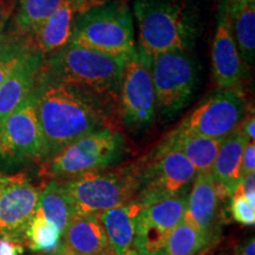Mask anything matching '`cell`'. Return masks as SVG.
<instances>
[{
  "mask_svg": "<svg viewBox=\"0 0 255 255\" xmlns=\"http://www.w3.org/2000/svg\"><path fill=\"white\" fill-rule=\"evenodd\" d=\"M238 1H244V2H247V4H252V5L255 4V0H238Z\"/></svg>",
  "mask_w": 255,
  "mask_h": 255,
  "instance_id": "cell-37",
  "label": "cell"
},
{
  "mask_svg": "<svg viewBox=\"0 0 255 255\" xmlns=\"http://www.w3.org/2000/svg\"><path fill=\"white\" fill-rule=\"evenodd\" d=\"M219 197L212 173H196L188 194L186 220L212 240Z\"/></svg>",
  "mask_w": 255,
  "mask_h": 255,
  "instance_id": "cell-18",
  "label": "cell"
},
{
  "mask_svg": "<svg viewBox=\"0 0 255 255\" xmlns=\"http://www.w3.org/2000/svg\"><path fill=\"white\" fill-rule=\"evenodd\" d=\"M8 37L5 33V27H0V50L2 49V46L5 45V43L7 41Z\"/></svg>",
  "mask_w": 255,
  "mask_h": 255,
  "instance_id": "cell-34",
  "label": "cell"
},
{
  "mask_svg": "<svg viewBox=\"0 0 255 255\" xmlns=\"http://www.w3.org/2000/svg\"><path fill=\"white\" fill-rule=\"evenodd\" d=\"M162 143L180 151L196 173H207L212 170L221 141L196 135L177 127Z\"/></svg>",
  "mask_w": 255,
  "mask_h": 255,
  "instance_id": "cell-20",
  "label": "cell"
},
{
  "mask_svg": "<svg viewBox=\"0 0 255 255\" xmlns=\"http://www.w3.org/2000/svg\"><path fill=\"white\" fill-rule=\"evenodd\" d=\"M245 111L244 97L238 89L219 90L201 103L178 128L222 141L239 129L245 119Z\"/></svg>",
  "mask_w": 255,
  "mask_h": 255,
  "instance_id": "cell-11",
  "label": "cell"
},
{
  "mask_svg": "<svg viewBox=\"0 0 255 255\" xmlns=\"http://www.w3.org/2000/svg\"><path fill=\"white\" fill-rule=\"evenodd\" d=\"M231 210L235 221L241 225L253 226L255 223V207L252 206L240 194H233Z\"/></svg>",
  "mask_w": 255,
  "mask_h": 255,
  "instance_id": "cell-27",
  "label": "cell"
},
{
  "mask_svg": "<svg viewBox=\"0 0 255 255\" xmlns=\"http://www.w3.org/2000/svg\"><path fill=\"white\" fill-rule=\"evenodd\" d=\"M28 49L30 46L25 44L23 40L8 38L5 45L0 50V85L4 83Z\"/></svg>",
  "mask_w": 255,
  "mask_h": 255,
  "instance_id": "cell-26",
  "label": "cell"
},
{
  "mask_svg": "<svg viewBox=\"0 0 255 255\" xmlns=\"http://www.w3.org/2000/svg\"><path fill=\"white\" fill-rule=\"evenodd\" d=\"M195 176L196 170L180 151L161 143L149 164L142 169L136 200L146 203L189 191Z\"/></svg>",
  "mask_w": 255,
  "mask_h": 255,
  "instance_id": "cell-9",
  "label": "cell"
},
{
  "mask_svg": "<svg viewBox=\"0 0 255 255\" xmlns=\"http://www.w3.org/2000/svg\"><path fill=\"white\" fill-rule=\"evenodd\" d=\"M17 0H0V27H5L8 19L14 13Z\"/></svg>",
  "mask_w": 255,
  "mask_h": 255,
  "instance_id": "cell-30",
  "label": "cell"
},
{
  "mask_svg": "<svg viewBox=\"0 0 255 255\" xmlns=\"http://www.w3.org/2000/svg\"><path fill=\"white\" fill-rule=\"evenodd\" d=\"M124 152V137L109 126L103 127L72 142L49 159L46 171L57 180H68L90 171L104 170L117 163Z\"/></svg>",
  "mask_w": 255,
  "mask_h": 255,
  "instance_id": "cell-6",
  "label": "cell"
},
{
  "mask_svg": "<svg viewBox=\"0 0 255 255\" xmlns=\"http://www.w3.org/2000/svg\"><path fill=\"white\" fill-rule=\"evenodd\" d=\"M141 203L136 199L98 214L114 255H128L132 250Z\"/></svg>",
  "mask_w": 255,
  "mask_h": 255,
  "instance_id": "cell-19",
  "label": "cell"
},
{
  "mask_svg": "<svg viewBox=\"0 0 255 255\" xmlns=\"http://www.w3.org/2000/svg\"><path fill=\"white\" fill-rule=\"evenodd\" d=\"M255 120L254 116L247 117L246 120L242 121V123L239 127V130L242 132L244 135L250 142H254V137H255Z\"/></svg>",
  "mask_w": 255,
  "mask_h": 255,
  "instance_id": "cell-32",
  "label": "cell"
},
{
  "mask_svg": "<svg viewBox=\"0 0 255 255\" xmlns=\"http://www.w3.org/2000/svg\"><path fill=\"white\" fill-rule=\"evenodd\" d=\"M71 0H17L14 24L23 36L32 37L41 24Z\"/></svg>",
  "mask_w": 255,
  "mask_h": 255,
  "instance_id": "cell-24",
  "label": "cell"
},
{
  "mask_svg": "<svg viewBox=\"0 0 255 255\" xmlns=\"http://www.w3.org/2000/svg\"><path fill=\"white\" fill-rule=\"evenodd\" d=\"M9 176H5V175H0V194H1L2 189H4L6 184L8 182Z\"/></svg>",
  "mask_w": 255,
  "mask_h": 255,
  "instance_id": "cell-35",
  "label": "cell"
},
{
  "mask_svg": "<svg viewBox=\"0 0 255 255\" xmlns=\"http://www.w3.org/2000/svg\"><path fill=\"white\" fill-rule=\"evenodd\" d=\"M37 202L38 189L26 177L9 176L0 194V237L23 246Z\"/></svg>",
  "mask_w": 255,
  "mask_h": 255,
  "instance_id": "cell-12",
  "label": "cell"
},
{
  "mask_svg": "<svg viewBox=\"0 0 255 255\" xmlns=\"http://www.w3.org/2000/svg\"><path fill=\"white\" fill-rule=\"evenodd\" d=\"M255 171V145L254 142H248L244 149L241 159V176L253 174Z\"/></svg>",
  "mask_w": 255,
  "mask_h": 255,
  "instance_id": "cell-29",
  "label": "cell"
},
{
  "mask_svg": "<svg viewBox=\"0 0 255 255\" xmlns=\"http://www.w3.org/2000/svg\"><path fill=\"white\" fill-rule=\"evenodd\" d=\"M23 252L24 248L21 245L0 237V255H21Z\"/></svg>",
  "mask_w": 255,
  "mask_h": 255,
  "instance_id": "cell-31",
  "label": "cell"
},
{
  "mask_svg": "<svg viewBox=\"0 0 255 255\" xmlns=\"http://www.w3.org/2000/svg\"><path fill=\"white\" fill-rule=\"evenodd\" d=\"M213 75L220 90L238 89L245 75L244 60L233 38L227 17L220 6L212 49Z\"/></svg>",
  "mask_w": 255,
  "mask_h": 255,
  "instance_id": "cell-13",
  "label": "cell"
},
{
  "mask_svg": "<svg viewBox=\"0 0 255 255\" xmlns=\"http://www.w3.org/2000/svg\"><path fill=\"white\" fill-rule=\"evenodd\" d=\"M62 242L70 255H114L96 214L76 215L64 231Z\"/></svg>",
  "mask_w": 255,
  "mask_h": 255,
  "instance_id": "cell-16",
  "label": "cell"
},
{
  "mask_svg": "<svg viewBox=\"0 0 255 255\" xmlns=\"http://www.w3.org/2000/svg\"><path fill=\"white\" fill-rule=\"evenodd\" d=\"M212 242L186 219L164 238L156 255H197Z\"/></svg>",
  "mask_w": 255,
  "mask_h": 255,
  "instance_id": "cell-23",
  "label": "cell"
},
{
  "mask_svg": "<svg viewBox=\"0 0 255 255\" xmlns=\"http://www.w3.org/2000/svg\"><path fill=\"white\" fill-rule=\"evenodd\" d=\"M234 193L240 194L252 206L255 207V173L242 177Z\"/></svg>",
  "mask_w": 255,
  "mask_h": 255,
  "instance_id": "cell-28",
  "label": "cell"
},
{
  "mask_svg": "<svg viewBox=\"0 0 255 255\" xmlns=\"http://www.w3.org/2000/svg\"><path fill=\"white\" fill-rule=\"evenodd\" d=\"M41 66V53L30 47L0 85V131L5 121L36 87Z\"/></svg>",
  "mask_w": 255,
  "mask_h": 255,
  "instance_id": "cell-14",
  "label": "cell"
},
{
  "mask_svg": "<svg viewBox=\"0 0 255 255\" xmlns=\"http://www.w3.org/2000/svg\"><path fill=\"white\" fill-rule=\"evenodd\" d=\"M235 255H255V241L254 238H251L242 242L235 251Z\"/></svg>",
  "mask_w": 255,
  "mask_h": 255,
  "instance_id": "cell-33",
  "label": "cell"
},
{
  "mask_svg": "<svg viewBox=\"0 0 255 255\" xmlns=\"http://www.w3.org/2000/svg\"><path fill=\"white\" fill-rule=\"evenodd\" d=\"M137 164L116 170H97L62 181L76 215L101 214L135 200L141 186Z\"/></svg>",
  "mask_w": 255,
  "mask_h": 255,
  "instance_id": "cell-5",
  "label": "cell"
},
{
  "mask_svg": "<svg viewBox=\"0 0 255 255\" xmlns=\"http://www.w3.org/2000/svg\"><path fill=\"white\" fill-rule=\"evenodd\" d=\"M119 95L126 127L133 131H142L154 123L157 104L151 76V58L138 47L128 57Z\"/></svg>",
  "mask_w": 255,
  "mask_h": 255,
  "instance_id": "cell-8",
  "label": "cell"
},
{
  "mask_svg": "<svg viewBox=\"0 0 255 255\" xmlns=\"http://www.w3.org/2000/svg\"><path fill=\"white\" fill-rule=\"evenodd\" d=\"M128 255H139V254H137L135 251H133V250H131V251H130V252H129V253H128Z\"/></svg>",
  "mask_w": 255,
  "mask_h": 255,
  "instance_id": "cell-38",
  "label": "cell"
},
{
  "mask_svg": "<svg viewBox=\"0 0 255 255\" xmlns=\"http://www.w3.org/2000/svg\"><path fill=\"white\" fill-rule=\"evenodd\" d=\"M43 255H68V254H66V251L65 248H64L63 242H62V246H60L56 252H53V253H50V254H43Z\"/></svg>",
  "mask_w": 255,
  "mask_h": 255,
  "instance_id": "cell-36",
  "label": "cell"
},
{
  "mask_svg": "<svg viewBox=\"0 0 255 255\" xmlns=\"http://www.w3.org/2000/svg\"><path fill=\"white\" fill-rule=\"evenodd\" d=\"M138 49L146 56L186 51L197 37V15L189 0H135Z\"/></svg>",
  "mask_w": 255,
  "mask_h": 255,
  "instance_id": "cell-3",
  "label": "cell"
},
{
  "mask_svg": "<svg viewBox=\"0 0 255 255\" xmlns=\"http://www.w3.org/2000/svg\"><path fill=\"white\" fill-rule=\"evenodd\" d=\"M127 59L69 43L51 53L41 71L47 77L103 101L119 96Z\"/></svg>",
  "mask_w": 255,
  "mask_h": 255,
  "instance_id": "cell-2",
  "label": "cell"
},
{
  "mask_svg": "<svg viewBox=\"0 0 255 255\" xmlns=\"http://www.w3.org/2000/svg\"><path fill=\"white\" fill-rule=\"evenodd\" d=\"M233 38L242 60L253 64L255 58V6L238 0H221Z\"/></svg>",
  "mask_w": 255,
  "mask_h": 255,
  "instance_id": "cell-21",
  "label": "cell"
},
{
  "mask_svg": "<svg viewBox=\"0 0 255 255\" xmlns=\"http://www.w3.org/2000/svg\"><path fill=\"white\" fill-rule=\"evenodd\" d=\"M70 43L111 56L129 57L136 51L129 7L121 0H104L76 15Z\"/></svg>",
  "mask_w": 255,
  "mask_h": 255,
  "instance_id": "cell-4",
  "label": "cell"
},
{
  "mask_svg": "<svg viewBox=\"0 0 255 255\" xmlns=\"http://www.w3.org/2000/svg\"><path fill=\"white\" fill-rule=\"evenodd\" d=\"M248 139L240 130H235L220 143L212 173L219 196H233L242 180L241 159Z\"/></svg>",
  "mask_w": 255,
  "mask_h": 255,
  "instance_id": "cell-17",
  "label": "cell"
},
{
  "mask_svg": "<svg viewBox=\"0 0 255 255\" xmlns=\"http://www.w3.org/2000/svg\"><path fill=\"white\" fill-rule=\"evenodd\" d=\"M66 254H68V255H70V254H69V253H68V252H66Z\"/></svg>",
  "mask_w": 255,
  "mask_h": 255,
  "instance_id": "cell-39",
  "label": "cell"
},
{
  "mask_svg": "<svg viewBox=\"0 0 255 255\" xmlns=\"http://www.w3.org/2000/svg\"><path fill=\"white\" fill-rule=\"evenodd\" d=\"M104 0H71L59 7L32 36L38 52L55 53L71 41L76 15Z\"/></svg>",
  "mask_w": 255,
  "mask_h": 255,
  "instance_id": "cell-15",
  "label": "cell"
},
{
  "mask_svg": "<svg viewBox=\"0 0 255 255\" xmlns=\"http://www.w3.org/2000/svg\"><path fill=\"white\" fill-rule=\"evenodd\" d=\"M26 242L32 251L50 254L62 246V234L52 223L34 215L27 227Z\"/></svg>",
  "mask_w": 255,
  "mask_h": 255,
  "instance_id": "cell-25",
  "label": "cell"
},
{
  "mask_svg": "<svg viewBox=\"0 0 255 255\" xmlns=\"http://www.w3.org/2000/svg\"><path fill=\"white\" fill-rule=\"evenodd\" d=\"M0 159L11 163L45 161V144L37 117L34 89L1 128Z\"/></svg>",
  "mask_w": 255,
  "mask_h": 255,
  "instance_id": "cell-10",
  "label": "cell"
},
{
  "mask_svg": "<svg viewBox=\"0 0 255 255\" xmlns=\"http://www.w3.org/2000/svg\"><path fill=\"white\" fill-rule=\"evenodd\" d=\"M34 215L52 223L63 235L76 214L68 195L63 189L62 181L57 178L51 180L43 189L38 190V202Z\"/></svg>",
  "mask_w": 255,
  "mask_h": 255,
  "instance_id": "cell-22",
  "label": "cell"
},
{
  "mask_svg": "<svg viewBox=\"0 0 255 255\" xmlns=\"http://www.w3.org/2000/svg\"><path fill=\"white\" fill-rule=\"evenodd\" d=\"M34 94L45 161L81 137L108 127L104 108L98 98L47 77L41 70Z\"/></svg>",
  "mask_w": 255,
  "mask_h": 255,
  "instance_id": "cell-1",
  "label": "cell"
},
{
  "mask_svg": "<svg viewBox=\"0 0 255 255\" xmlns=\"http://www.w3.org/2000/svg\"><path fill=\"white\" fill-rule=\"evenodd\" d=\"M151 76L156 104L162 119L169 121L180 114L195 92L199 70L186 51L159 53L151 57Z\"/></svg>",
  "mask_w": 255,
  "mask_h": 255,
  "instance_id": "cell-7",
  "label": "cell"
}]
</instances>
